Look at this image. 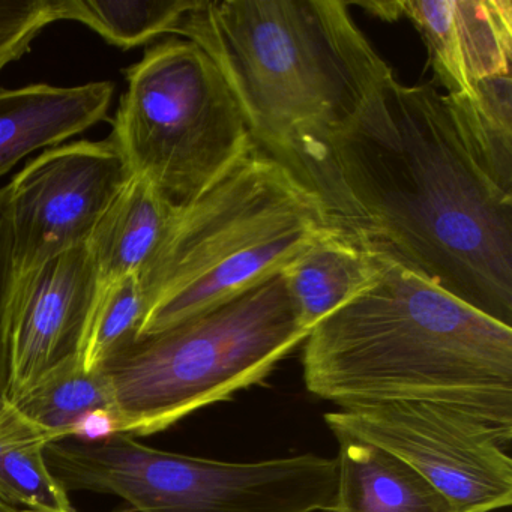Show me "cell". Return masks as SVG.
I'll return each mask as SVG.
<instances>
[{
  "label": "cell",
  "mask_w": 512,
  "mask_h": 512,
  "mask_svg": "<svg viewBox=\"0 0 512 512\" xmlns=\"http://www.w3.org/2000/svg\"><path fill=\"white\" fill-rule=\"evenodd\" d=\"M112 140L173 211L196 202L254 148L235 95L193 41L167 38L125 70Z\"/></svg>",
  "instance_id": "8992f818"
},
{
  "label": "cell",
  "mask_w": 512,
  "mask_h": 512,
  "mask_svg": "<svg viewBox=\"0 0 512 512\" xmlns=\"http://www.w3.org/2000/svg\"><path fill=\"white\" fill-rule=\"evenodd\" d=\"M64 20L62 0H0V71L29 52L38 35Z\"/></svg>",
  "instance_id": "d6986e66"
},
{
  "label": "cell",
  "mask_w": 512,
  "mask_h": 512,
  "mask_svg": "<svg viewBox=\"0 0 512 512\" xmlns=\"http://www.w3.org/2000/svg\"><path fill=\"white\" fill-rule=\"evenodd\" d=\"M341 0H197L175 35L217 65L254 145L275 157L343 124L392 74Z\"/></svg>",
  "instance_id": "3957f363"
},
{
  "label": "cell",
  "mask_w": 512,
  "mask_h": 512,
  "mask_svg": "<svg viewBox=\"0 0 512 512\" xmlns=\"http://www.w3.org/2000/svg\"><path fill=\"white\" fill-rule=\"evenodd\" d=\"M308 392L340 409L416 401L512 439V326L382 259L379 277L305 338Z\"/></svg>",
  "instance_id": "7a4b0ae2"
},
{
  "label": "cell",
  "mask_w": 512,
  "mask_h": 512,
  "mask_svg": "<svg viewBox=\"0 0 512 512\" xmlns=\"http://www.w3.org/2000/svg\"><path fill=\"white\" fill-rule=\"evenodd\" d=\"M382 259L337 230H329L280 272L302 328L308 332L367 289Z\"/></svg>",
  "instance_id": "4fadbf2b"
},
{
  "label": "cell",
  "mask_w": 512,
  "mask_h": 512,
  "mask_svg": "<svg viewBox=\"0 0 512 512\" xmlns=\"http://www.w3.org/2000/svg\"><path fill=\"white\" fill-rule=\"evenodd\" d=\"M10 404L46 437L49 445L82 437L92 419H104L110 428L115 410L106 373H88L79 359L53 371Z\"/></svg>",
  "instance_id": "9a60e30c"
},
{
  "label": "cell",
  "mask_w": 512,
  "mask_h": 512,
  "mask_svg": "<svg viewBox=\"0 0 512 512\" xmlns=\"http://www.w3.org/2000/svg\"><path fill=\"white\" fill-rule=\"evenodd\" d=\"M196 4L197 0H62L64 20L83 23L124 50L175 35Z\"/></svg>",
  "instance_id": "2e32d148"
},
{
  "label": "cell",
  "mask_w": 512,
  "mask_h": 512,
  "mask_svg": "<svg viewBox=\"0 0 512 512\" xmlns=\"http://www.w3.org/2000/svg\"><path fill=\"white\" fill-rule=\"evenodd\" d=\"M329 230L316 197L256 146L196 202L176 212L139 277L148 304L139 338L280 274Z\"/></svg>",
  "instance_id": "277c9868"
},
{
  "label": "cell",
  "mask_w": 512,
  "mask_h": 512,
  "mask_svg": "<svg viewBox=\"0 0 512 512\" xmlns=\"http://www.w3.org/2000/svg\"><path fill=\"white\" fill-rule=\"evenodd\" d=\"M133 178L112 137L55 146L26 164L7 184L17 277L88 245Z\"/></svg>",
  "instance_id": "ba28073f"
},
{
  "label": "cell",
  "mask_w": 512,
  "mask_h": 512,
  "mask_svg": "<svg viewBox=\"0 0 512 512\" xmlns=\"http://www.w3.org/2000/svg\"><path fill=\"white\" fill-rule=\"evenodd\" d=\"M100 284L88 245L17 277L8 311L5 401L19 400L44 377L79 359Z\"/></svg>",
  "instance_id": "9c48e42d"
},
{
  "label": "cell",
  "mask_w": 512,
  "mask_h": 512,
  "mask_svg": "<svg viewBox=\"0 0 512 512\" xmlns=\"http://www.w3.org/2000/svg\"><path fill=\"white\" fill-rule=\"evenodd\" d=\"M146 313L148 304L136 275L100 284L80 349L82 367L88 373L103 370L139 338Z\"/></svg>",
  "instance_id": "e0dca14e"
},
{
  "label": "cell",
  "mask_w": 512,
  "mask_h": 512,
  "mask_svg": "<svg viewBox=\"0 0 512 512\" xmlns=\"http://www.w3.org/2000/svg\"><path fill=\"white\" fill-rule=\"evenodd\" d=\"M16 263L13 256L10 217H8V188H0V406L5 403L8 379L7 328L8 311L16 286Z\"/></svg>",
  "instance_id": "ffe728a7"
},
{
  "label": "cell",
  "mask_w": 512,
  "mask_h": 512,
  "mask_svg": "<svg viewBox=\"0 0 512 512\" xmlns=\"http://www.w3.org/2000/svg\"><path fill=\"white\" fill-rule=\"evenodd\" d=\"M334 434L385 449L436 487L457 512H493L512 502L511 443L460 410L397 401L328 412Z\"/></svg>",
  "instance_id": "52a82bcc"
},
{
  "label": "cell",
  "mask_w": 512,
  "mask_h": 512,
  "mask_svg": "<svg viewBox=\"0 0 512 512\" xmlns=\"http://www.w3.org/2000/svg\"><path fill=\"white\" fill-rule=\"evenodd\" d=\"M322 512H337V511H335V509H326V511H322Z\"/></svg>",
  "instance_id": "44dd1931"
},
{
  "label": "cell",
  "mask_w": 512,
  "mask_h": 512,
  "mask_svg": "<svg viewBox=\"0 0 512 512\" xmlns=\"http://www.w3.org/2000/svg\"><path fill=\"white\" fill-rule=\"evenodd\" d=\"M275 160L328 226L512 325V88L455 97L394 73Z\"/></svg>",
  "instance_id": "6da1fadb"
},
{
  "label": "cell",
  "mask_w": 512,
  "mask_h": 512,
  "mask_svg": "<svg viewBox=\"0 0 512 512\" xmlns=\"http://www.w3.org/2000/svg\"><path fill=\"white\" fill-rule=\"evenodd\" d=\"M397 14L421 35L445 94L470 97L511 77V0H397Z\"/></svg>",
  "instance_id": "30bf717a"
},
{
  "label": "cell",
  "mask_w": 512,
  "mask_h": 512,
  "mask_svg": "<svg viewBox=\"0 0 512 512\" xmlns=\"http://www.w3.org/2000/svg\"><path fill=\"white\" fill-rule=\"evenodd\" d=\"M175 215L145 181L134 176L88 242L101 284L140 277L160 250Z\"/></svg>",
  "instance_id": "5bb4252c"
},
{
  "label": "cell",
  "mask_w": 512,
  "mask_h": 512,
  "mask_svg": "<svg viewBox=\"0 0 512 512\" xmlns=\"http://www.w3.org/2000/svg\"><path fill=\"white\" fill-rule=\"evenodd\" d=\"M44 451L0 433V512H74L70 493L50 472Z\"/></svg>",
  "instance_id": "ac0fdd59"
},
{
  "label": "cell",
  "mask_w": 512,
  "mask_h": 512,
  "mask_svg": "<svg viewBox=\"0 0 512 512\" xmlns=\"http://www.w3.org/2000/svg\"><path fill=\"white\" fill-rule=\"evenodd\" d=\"M338 440L337 512H457L413 467L347 434Z\"/></svg>",
  "instance_id": "7c38bea8"
},
{
  "label": "cell",
  "mask_w": 512,
  "mask_h": 512,
  "mask_svg": "<svg viewBox=\"0 0 512 512\" xmlns=\"http://www.w3.org/2000/svg\"><path fill=\"white\" fill-rule=\"evenodd\" d=\"M113 95V82L0 89V176L28 155L106 121Z\"/></svg>",
  "instance_id": "8fae6325"
},
{
  "label": "cell",
  "mask_w": 512,
  "mask_h": 512,
  "mask_svg": "<svg viewBox=\"0 0 512 512\" xmlns=\"http://www.w3.org/2000/svg\"><path fill=\"white\" fill-rule=\"evenodd\" d=\"M310 332L281 274L166 331L137 338L103 368L110 433L149 436L256 385Z\"/></svg>",
  "instance_id": "5b68a950"
}]
</instances>
